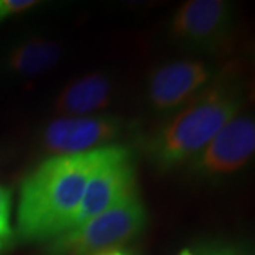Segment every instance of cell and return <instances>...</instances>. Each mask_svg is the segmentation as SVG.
<instances>
[{
	"instance_id": "9c48e42d",
	"label": "cell",
	"mask_w": 255,
	"mask_h": 255,
	"mask_svg": "<svg viewBox=\"0 0 255 255\" xmlns=\"http://www.w3.org/2000/svg\"><path fill=\"white\" fill-rule=\"evenodd\" d=\"M112 100V82L102 73L87 74L68 82L58 92L54 110L68 118H80L107 108Z\"/></svg>"
},
{
	"instance_id": "30bf717a",
	"label": "cell",
	"mask_w": 255,
	"mask_h": 255,
	"mask_svg": "<svg viewBox=\"0 0 255 255\" xmlns=\"http://www.w3.org/2000/svg\"><path fill=\"white\" fill-rule=\"evenodd\" d=\"M60 46L44 37H31L13 46L4 57L6 71L17 77H34L46 73L58 63Z\"/></svg>"
},
{
	"instance_id": "8992f818",
	"label": "cell",
	"mask_w": 255,
	"mask_h": 255,
	"mask_svg": "<svg viewBox=\"0 0 255 255\" xmlns=\"http://www.w3.org/2000/svg\"><path fill=\"white\" fill-rule=\"evenodd\" d=\"M254 152V119L234 117L191 162V169L203 177L227 176L247 166Z\"/></svg>"
},
{
	"instance_id": "5b68a950",
	"label": "cell",
	"mask_w": 255,
	"mask_h": 255,
	"mask_svg": "<svg viewBox=\"0 0 255 255\" xmlns=\"http://www.w3.org/2000/svg\"><path fill=\"white\" fill-rule=\"evenodd\" d=\"M233 11L224 0H190L174 13L170 34L186 47L217 53L227 46Z\"/></svg>"
},
{
	"instance_id": "7c38bea8",
	"label": "cell",
	"mask_w": 255,
	"mask_h": 255,
	"mask_svg": "<svg viewBox=\"0 0 255 255\" xmlns=\"http://www.w3.org/2000/svg\"><path fill=\"white\" fill-rule=\"evenodd\" d=\"M38 4L36 0H0V24L11 16L24 13Z\"/></svg>"
},
{
	"instance_id": "4fadbf2b",
	"label": "cell",
	"mask_w": 255,
	"mask_h": 255,
	"mask_svg": "<svg viewBox=\"0 0 255 255\" xmlns=\"http://www.w3.org/2000/svg\"><path fill=\"white\" fill-rule=\"evenodd\" d=\"M203 255H241L238 253V250L231 248V247H216V248H210Z\"/></svg>"
},
{
	"instance_id": "6da1fadb",
	"label": "cell",
	"mask_w": 255,
	"mask_h": 255,
	"mask_svg": "<svg viewBox=\"0 0 255 255\" xmlns=\"http://www.w3.org/2000/svg\"><path fill=\"white\" fill-rule=\"evenodd\" d=\"M97 155L98 149L51 156L24 177L17 207L21 241L53 240L71 230Z\"/></svg>"
},
{
	"instance_id": "7a4b0ae2",
	"label": "cell",
	"mask_w": 255,
	"mask_h": 255,
	"mask_svg": "<svg viewBox=\"0 0 255 255\" xmlns=\"http://www.w3.org/2000/svg\"><path fill=\"white\" fill-rule=\"evenodd\" d=\"M241 104L243 91L237 74H221L146 140V155L166 170L191 163L220 129L237 115Z\"/></svg>"
},
{
	"instance_id": "8fae6325",
	"label": "cell",
	"mask_w": 255,
	"mask_h": 255,
	"mask_svg": "<svg viewBox=\"0 0 255 255\" xmlns=\"http://www.w3.org/2000/svg\"><path fill=\"white\" fill-rule=\"evenodd\" d=\"M11 191L6 186L0 184V254H3L11 244Z\"/></svg>"
},
{
	"instance_id": "277c9868",
	"label": "cell",
	"mask_w": 255,
	"mask_h": 255,
	"mask_svg": "<svg viewBox=\"0 0 255 255\" xmlns=\"http://www.w3.org/2000/svg\"><path fill=\"white\" fill-rule=\"evenodd\" d=\"M135 191L136 164L132 150L118 145L100 147L71 228L98 216Z\"/></svg>"
},
{
	"instance_id": "9a60e30c",
	"label": "cell",
	"mask_w": 255,
	"mask_h": 255,
	"mask_svg": "<svg viewBox=\"0 0 255 255\" xmlns=\"http://www.w3.org/2000/svg\"><path fill=\"white\" fill-rule=\"evenodd\" d=\"M179 255H194V254L191 253L190 250H183L182 253H180V254H179Z\"/></svg>"
},
{
	"instance_id": "3957f363",
	"label": "cell",
	"mask_w": 255,
	"mask_h": 255,
	"mask_svg": "<svg viewBox=\"0 0 255 255\" xmlns=\"http://www.w3.org/2000/svg\"><path fill=\"white\" fill-rule=\"evenodd\" d=\"M146 209L137 191L91 220L51 240V255H100L119 250L146 227Z\"/></svg>"
},
{
	"instance_id": "52a82bcc",
	"label": "cell",
	"mask_w": 255,
	"mask_h": 255,
	"mask_svg": "<svg viewBox=\"0 0 255 255\" xmlns=\"http://www.w3.org/2000/svg\"><path fill=\"white\" fill-rule=\"evenodd\" d=\"M125 129L115 117H80L51 121L41 130V143L53 156L91 152L114 142Z\"/></svg>"
},
{
	"instance_id": "ba28073f",
	"label": "cell",
	"mask_w": 255,
	"mask_h": 255,
	"mask_svg": "<svg viewBox=\"0 0 255 255\" xmlns=\"http://www.w3.org/2000/svg\"><path fill=\"white\" fill-rule=\"evenodd\" d=\"M213 75V70L201 61L182 60L164 64L149 78V101L159 112L174 110L207 87Z\"/></svg>"
},
{
	"instance_id": "5bb4252c",
	"label": "cell",
	"mask_w": 255,
	"mask_h": 255,
	"mask_svg": "<svg viewBox=\"0 0 255 255\" xmlns=\"http://www.w3.org/2000/svg\"><path fill=\"white\" fill-rule=\"evenodd\" d=\"M100 255H132V253L124 251V250H112V251H108V253H104V254Z\"/></svg>"
}]
</instances>
